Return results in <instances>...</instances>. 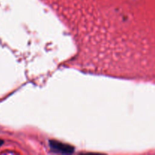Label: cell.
Listing matches in <instances>:
<instances>
[{
	"label": "cell",
	"mask_w": 155,
	"mask_h": 155,
	"mask_svg": "<svg viewBox=\"0 0 155 155\" xmlns=\"http://www.w3.org/2000/svg\"><path fill=\"white\" fill-rule=\"evenodd\" d=\"M3 144V141L2 140H1V139H0V146H1Z\"/></svg>",
	"instance_id": "2"
},
{
	"label": "cell",
	"mask_w": 155,
	"mask_h": 155,
	"mask_svg": "<svg viewBox=\"0 0 155 155\" xmlns=\"http://www.w3.org/2000/svg\"><path fill=\"white\" fill-rule=\"evenodd\" d=\"M50 146L53 150L58 151L61 153H66V154H69L73 151V148H71L70 145H64L61 142H54V141H51L50 142Z\"/></svg>",
	"instance_id": "1"
}]
</instances>
